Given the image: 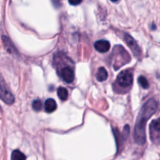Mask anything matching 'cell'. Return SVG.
Here are the masks:
<instances>
[{
  "label": "cell",
  "instance_id": "1",
  "mask_svg": "<svg viewBox=\"0 0 160 160\" xmlns=\"http://www.w3.org/2000/svg\"><path fill=\"white\" fill-rule=\"evenodd\" d=\"M157 102L154 98H150L146 102L141 109L138 114L136 124L134 127V138L138 145H142L145 143L146 135H145V126L148 119L156 112L157 109Z\"/></svg>",
  "mask_w": 160,
  "mask_h": 160
},
{
  "label": "cell",
  "instance_id": "2",
  "mask_svg": "<svg viewBox=\"0 0 160 160\" xmlns=\"http://www.w3.org/2000/svg\"><path fill=\"white\" fill-rule=\"evenodd\" d=\"M130 60L131 57L124 48H123L121 45H117L114 47L112 51V61H113L112 66L116 70L120 69L122 66L129 62Z\"/></svg>",
  "mask_w": 160,
  "mask_h": 160
},
{
  "label": "cell",
  "instance_id": "3",
  "mask_svg": "<svg viewBox=\"0 0 160 160\" xmlns=\"http://www.w3.org/2000/svg\"><path fill=\"white\" fill-rule=\"evenodd\" d=\"M0 99L7 105L13 104L14 101H15L13 95L6 84L1 73H0Z\"/></svg>",
  "mask_w": 160,
  "mask_h": 160
},
{
  "label": "cell",
  "instance_id": "4",
  "mask_svg": "<svg viewBox=\"0 0 160 160\" xmlns=\"http://www.w3.org/2000/svg\"><path fill=\"white\" fill-rule=\"evenodd\" d=\"M133 73L130 70H123L119 73L117 78V82L120 87L129 88L133 84Z\"/></svg>",
  "mask_w": 160,
  "mask_h": 160
},
{
  "label": "cell",
  "instance_id": "5",
  "mask_svg": "<svg viewBox=\"0 0 160 160\" xmlns=\"http://www.w3.org/2000/svg\"><path fill=\"white\" fill-rule=\"evenodd\" d=\"M150 138L155 145H159L160 143V117L153 120L149 127Z\"/></svg>",
  "mask_w": 160,
  "mask_h": 160
},
{
  "label": "cell",
  "instance_id": "6",
  "mask_svg": "<svg viewBox=\"0 0 160 160\" xmlns=\"http://www.w3.org/2000/svg\"><path fill=\"white\" fill-rule=\"evenodd\" d=\"M124 40L126 42L127 45L129 46V48H131V50L132 51V52L134 53V55L137 57H139L142 55V50H141L140 47L138 45L137 42L133 38L132 36H131L128 34H124Z\"/></svg>",
  "mask_w": 160,
  "mask_h": 160
},
{
  "label": "cell",
  "instance_id": "7",
  "mask_svg": "<svg viewBox=\"0 0 160 160\" xmlns=\"http://www.w3.org/2000/svg\"><path fill=\"white\" fill-rule=\"evenodd\" d=\"M2 41L3 45H4L5 48L7 51V52H9L10 55L16 56V57H19L20 54H19V52L17 51V49L16 48L15 45H13L12 41L6 35L2 36Z\"/></svg>",
  "mask_w": 160,
  "mask_h": 160
},
{
  "label": "cell",
  "instance_id": "8",
  "mask_svg": "<svg viewBox=\"0 0 160 160\" xmlns=\"http://www.w3.org/2000/svg\"><path fill=\"white\" fill-rule=\"evenodd\" d=\"M59 76L67 84L72 83L73 81V79H74V73H73V70H72L71 67H62L61 69Z\"/></svg>",
  "mask_w": 160,
  "mask_h": 160
},
{
  "label": "cell",
  "instance_id": "9",
  "mask_svg": "<svg viewBox=\"0 0 160 160\" xmlns=\"http://www.w3.org/2000/svg\"><path fill=\"white\" fill-rule=\"evenodd\" d=\"M94 47L98 52L105 53L110 49V44L106 40H99L95 42Z\"/></svg>",
  "mask_w": 160,
  "mask_h": 160
},
{
  "label": "cell",
  "instance_id": "10",
  "mask_svg": "<svg viewBox=\"0 0 160 160\" xmlns=\"http://www.w3.org/2000/svg\"><path fill=\"white\" fill-rule=\"evenodd\" d=\"M56 109V102L52 98H48L45 102V110L47 112H52Z\"/></svg>",
  "mask_w": 160,
  "mask_h": 160
},
{
  "label": "cell",
  "instance_id": "11",
  "mask_svg": "<svg viewBox=\"0 0 160 160\" xmlns=\"http://www.w3.org/2000/svg\"><path fill=\"white\" fill-rule=\"evenodd\" d=\"M108 78V72L104 67H100L96 74V79L100 82L105 81Z\"/></svg>",
  "mask_w": 160,
  "mask_h": 160
},
{
  "label": "cell",
  "instance_id": "12",
  "mask_svg": "<svg viewBox=\"0 0 160 160\" xmlns=\"http://www.w3.org/2000/svg\"><path fill=\"white\" fill-rule=\"evenodd\" d=\"M11 160H26V156L20 150H14L11 155Z\"/></svg>",
  "mask_w": 160,
  "mask_h": 160
},
{
  "label": "cell",
  "instance_id": "13",
  "mask_svg": "<svg viewBox=\"0 0 160 160\" xmlns=\"http://www.w3.org/2000/svg\"><path fill=\"white\" fill-rule=\"evenodd\" d=\"M57 95L58 97L60 98L62 101H66L68 98V92L67 89L63 87H60L58 88L57 91Z\"/></svg>",
  "mask_w": 160,
  "mask_h": 160
},
{
  "label": "cell",
  "instance_id": "14",
  "mask_svg": "<svg viewBox=\"0 0 160 160\" xmlns=\"http://www.w3.org/2000/svg\"><path fill=\"white\" fill-rule=\"evenodd\" d=\"M138 81V84H140V86L142 88L147 89L149 88V83H148V80H147L145 77L143 76L139 77Z\"/></svg>",
  "mask_w": 160,
  "mask_h": 160
},
{
  "label": "cell",
  "instance_id": "15",
  "mask_svg": "<svg viewBox=\"0 0 160 160\" xmlns=\"http://www.w3.org/2000/svg\"><path fill=\"white\" fill-rule=\"evenodd\" d=\"M32 108L34 111H37V112L41 111V109L42 108V102L40 100H35V101H34L32 103Z\"/></svg>",
  "mask_w": 160,
  "mask_h": 160
},
{
  "label": "cell",
  "instance_id": "16",
  "mask_svg": "<svg viewBox=\"0 0 160 160\" xmlns=\"http://www.w3.org/2000/svg\"><path fill=\"white\" fill-rule=\"evenodd\" d=\"M83 0H69V2L70 4L73 5V6H78L80 3H81Z\"/></svg>",
  "mask_w": 160,
  "mask_h": 160
},
{
  "label": "cell",
  "instance_id": "17",
  "mask_svg": "<svg viewBox=\"0 0 160 160\" xmlns=\"http://www.w3.org/2000/svg\"><path fill=\"white\" fill-rule=\"evenodd\" d=\"M111 1L113 2H117V1H118V0H111Z\"/></svg>",
  "mask_w": 160,
  "mask_h": 160
}]
</instances>
